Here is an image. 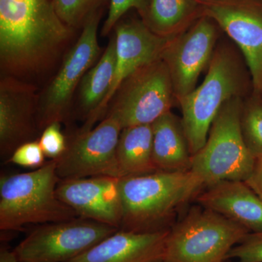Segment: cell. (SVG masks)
Segmentation results:
<instances>
[{
	"label": "cell",
	"mask_w": 262,
	"mask_h": 262,
	"mask_svg": "<svg viewBox=\"0 0 262 262\" xmlns=\"http://www.w3.org/2000/svg\"><path fill=\"white\" fill-rule=\"evenodd\" d=\"M74 32L57 14L53 0H0L2 76L27 81L44 75Z\"/></svg>",
	"instance_id": "obj_1"
},
{
	"label": "cell",
	"mask_w": 262,
	"mask_h": 262,
	"mask_svg": "<svg viewBox=\"0 0 262 262\" xmlns=\"http://www.w3.org/2000/svg\"><path fill=\"white\" fill-rule=\"evenodd\" d=\"M253 85L244 56L231 39L219 40L203 83L179 103L191 155L203 147L221 108L234 98H247Z\"/></svg>",
	"instance_id": "obj_2"
},
{
	"label": "cell",
	"mask_w": 262,
	"mask_h": 262,
	"mask_svg": "<svg viewBox=\"0 0 262 262\" xmlns=\"http://www.w3.org/2000/svg\"><path fill=\"white\" fill-rule=\"evenodd\" d=\"M203 188L191 170L120 178L123 214L119 230L150 233L170 229L179 210Z\"/></svg>",
	"instance_id": "obj_3"
},
{
	"label": "cell",
	"mask_w": 262,
	"mask_h": 262,
	"mask_svg": "<svg viewBox=\"0 0 262 262\" xmlns=\"http://www.w3.org/2000/svg\"><path fill=\"white\" fill-rule=\"evenodd\" d=\"M56 160L27 173L0 178V229L15 232L29 225L74 220L77 215L58 198Z\"/></svg>",
	"instance_id": "obj_4"
},
{
	"label": "cell",
	"mask_w": 262,
	"mask_h": 262,
	"mask_svg": "<svg viewBox=\"0 0 262 262\" xmlns=\"http://www.w3.org/2000/svg\"><path fill=\"white\" fill-rule=\"evenodd\" d=\"M244 98L229 100L212 122L205 145L192 156L191 171L203 188L225 180L245 181L255 158L248 151L241 130Z\"/></svg>",
	"instance_id": "obj_5"
},
{
	"label": "cell",
	"mask_w": 262,
	"mask_h": 262,
	"mask_svg": "<svg viewBox=\"0 0 262 262\" xmlns=\"http://www.w3.org/2000/svg\"><path fill=\"white\" fill-rule=\"evenodd\" d=\"M248 232L216 212L193 206L169 230L163 261L225 262Z\"/></svg>",
	"instance_id": "obj_6"
},
{
	"label": "cell",
	"mask_w": 262,
	"mask_h": 262,
	"mask_svg": "<svg viewBox=\"0 0 262 262\" xmlns=\"http://www.w3.org/2000/svg\"><path fill=\"white\" fill-rule=\"evenodd\" d=\"M101 16L100 9L88 19L80 37L63 56L56 75L39 95L37 122L39 130L53 122L62 123L70 117L73 97L81 80L101 56L98 41Z\"/></svg>",
	"instance_id": "obj_7"
},
{
	"label": "cell",
	"mask_w": 262,
	"mask_h": 262,
	"mask_svg": "<svg viewBox=\"0 0 262 262\" xmlns=\"http://www.w3.org/2000/svg\"><path fill=\"white\" fill-rule=\"evenodd\" d=\"M106 115L122 129L151 125L177 104L168 68L160 58L129 76L117 90ZM110 102V103H111Z\"/></svg>",
	"instance_id": "obj_8"
},
{
	"label": "cell",
	"mask_w": 262,
	"mask_h": 262,
	"mask_svg": "<svg viewBox=\"0 0 262 262\" xmlns=\"http://www.w3.org/2000/svg\"><path fill=\"white\" fill-rule=\"evenodd\" d=\"M118 230L112 226L77 217L38 225L13 251L24 262H67Z\"/></svg>",
	"instance_id": "obj_9"
},
{
	"label": "cell",
	"mask_w": 262,
	"mask_h": 262,
	"mask_svg": "<svg viewBox=\"0 0 262 262\" xmlns=\"http://www.w3.org/2000/svg\"><path fill=\"white\" fill-rule=\"evenodd\" d=\"M122 129L117 119L106 115L89 130L80 129L67 141L63 154L56 159L60 179L94 177L122 178L117 148Z\"/></svg>",
	"instance_id": "obj_10"
},
{
	"label": "cell",
	"mask_w": 262,
	"mask_h": 262,
	"mask_svg": "<svg viewBox=\"0 0 262 262\" xmlns=\"http://www.w3.org/2000/svg\"><path fill=\"white\" fill-rule=\"evenodd\" d=\"M218 27L203 15L164 50L161 59L170 74L177 104L196 89L200 75L208 68L220 40Z\"/></svg>",
	"instance_id": "obj_11"
},
{
	"label": "cell",
	"mask_w": 262,
	"mask_h": 262,
	"mask_svg": "<svg viewBox=\"0 0 262 262\" xmlns=\"http://www.w3.org/2000/svg\"><path fill=\"white\" fill-rule=\"evenodd\" d=\"M201 1V0H199ZM203 14L214 20L239 48L262 96V0H204Z\"/></svg>",
	"instance_id": "obj_12"
},
{
	"label": "cell",
	"mask_w": 262,
	"mask_h": 262,
	"mask_svg": "<svg viewBox=\"0 0 262 262\" xmlns=\"http://www.w3.org/2000/svg\"><path fill=\"white\" fill-rule=\"evenodd\" d=\"M39 96L32 82L11 76L0 81V151L11 156L24 143L32 141L37 130ZM9 160V159H8Z\"/></svg>",
	"instance_id": "obj_13"
},
{
	"label": "cell",
	"mask_w": 262,
	"mask_h": 262,
	"mask_svg": "<svg viewBox=\"0 0 262 262\" xmlns=\"http://www.w3.org/2000/svg\"><path fill=\"white\" fill-rule=\"evenodd\" d=\"M120 179L111 177L61 179L56 194L80 218L120 229L123 214Z\"/></svg>",
	"instance_id": "obj_14"
},
{
	"label": "cell",
	"mask_w": 262,
	"mask_h": 262,
	"mask_svg": "<svg viewBox=\"0 0 262 262\" xmlns=\"http://www.w3.org/2000/svg\"><path fill=\"white\" fill-rule=\"evenodd\" d=\"M115 29L116 65L113 84L103 103V114L123 81L141 67L160 59L174 38L158 35L143 20L134 19L118 22Z\"/></svg>",
	"instance_id": "obj_15"
},
{
	"label": "cell",
	"mask_w": 262,
	"mask_h": 262,
	"mask_svg": "<svg viewBox=\"0 0 262 262\" xmlns=\"http://www.w3.org/2000/svg\"><path fill=\"white\" fill-rule=\"evenodd\" d=\"M169 230L150 233L118 230L67 262L163 261Z\"/></svg>",
	"instance_id": "obj_16"
},
{
	"label": "cell",
	"mask_w": 262,
	"mask_h": 262,
	"mask_svg": "<svg viewBox=\"0 0 262 262\" xmlns=\"http://www.w3.org/2000/svg\"><path fill=\"white\" fill-rule=\"evenodd\" d=\"M198 205L239 224L249 232L262 231V201L244 181H222L196 195Z\"/></svg>",
	"instance_id": "obj_17"
},
{
	"label": "cell",
	"mask_w": 262,
	"mask_h": 262,
	"mask_svg": "<svg viewBox=\"0 0 262 262\" xmlns=\"http://www.w3.org/2000/svg\"><path fill=\"white\" fill-rule=\"evenodd\" d=\"M115 65L116 40L113 35L103 54L86 72L79 85V110L86 120L82 130L92 128L103 115V105L113 84Z\"/></svg>",
	"instance_id": "obj_18"
},
{
	"label": "cell",
	"mask_w": 262,
	"mask_h": 262,
	"mask_svg": "<svg viewBox=\"0 0 262 262\" xmlns=\"http://www.w3.org/2000/svg\"><path fill=\"white\" fill-rule=\"evenodd\" d=\"M153 160L158 171H189L192 155L182 119L169 111L152 124Z\"/></svg>",
	"instance_id": "obj_19"
},
{
	"label": "cell",
	"mask_w": 262,
	"mask_h": 262,
	"mask_svg": "<svg viewBox=\"0 0 262 262\" xmlns=\"http://www.w3.org/2000/svg\"><path fill=\"white\" fill-rule=\"evenodd\" d=\"M199 0H150L144 23L164 37H175L203 16Z\"/></svg>",
	"instance_id": "obj_20"
},
{
	"label": "cell",
	"mask_w": 262,
	"mask_h": 262,
	"mask_svg": "<svg viewBox=\"0 0 262 262\" xmlns=\"http://www.w3.org/2000/svg\"><path fill=\"white\" fill-rule=\"evenodd\" d=\"M117 159L122 177L147 175L158 171L153 160L151 125L122 129L117 144Z\"/></svg>",
	"instance_id": "obj_21"
},
{
	"label": "cell",
	"mask_w": 262,
	"mask_h": 262,
	"mask_svg": "<svg viewBox=\"0 0 262 262\" xmlns=\"http://www.w3.org/2000/svg\"><path fill=\"white\" fill-rule=\"evenodd\" d=\"M241 130L248 151L262 157V96L253 92L245 98L241 114Z\"/></svg>",
	"instance_id": "obj_22"
},
{
	"label": "cell",
	"mask_w": 262,
	"mask_h": 262,
	"mask_svg": "<svg viewBox=\"0 0 262 262\" xmlns=\"http://www.w3.org/2000/svg\"><path fill=\"white\" fill-rule=\"evenodd\" d=\"M59 18L73 29L83 27L91 15L100 10L103 0H53Z\"/></svg>",
	"instance_id": "obj_23"
},
{
	"label": "cell",
	"mask_w": 262,
	"mask_h": 262,
	"mask_svg": "<svg viewBox=\"0 0 262 262\" xmlns=\"http://www.w3.org/2000/svg\"><path fill=\"white\" fill-rule=\"evenodd\" d=\"M150 0H110L108 16L101 29V35L106 37L115 29L122 15L131 8L138 10L141 18L145 16Z\"/></svg>",
	"instance_id": "obj_24"
},
{
	"label": "cell",
	"mask_w": 262,
	"mask_h": 262,
	"mask_svg": "<svg viewBox=\"0 0 262 262\" xmlns=\"http://www.w3.org/2000/svg\"><path fill=\"white\" fill-rule=\"evenodd\" d=\"M237 262H262V231L248 232L227 254Z\"/></svg>",
	"instance_id": "obj_25"
},
{
	"label": "cell",
	"mask_w": 262,
	"mask_h": 262,
	"mask_svg": "<svg viewBox=\"0 0 262 262\" xmlns=\"http://www.w3.org/2000/svg\"><path fill=\"white\" fill-rule=\"evenodd\" d=\"M38 141L46 158L51 160L58 159L67 149V140L60 122H53L46 127Z\"/></svg>",
	"instance_id": "obj_26"
},
{
	"label": "cell",
	"mask_w": 262,
	"mask_h": 262,
	"mask_svg": "<svg viewBox=\"0 0 262 262\" xmlns=\"http://www.w3.org/2000/svg\"><path fill=\"white\" fill-rule=\"evenodd\" d=\"M46 158L39 141H31L19 146L8 161L24 168H38L46 163Z\"/></svg>",
	"instance_id": "obj_27"
},
{
	"label": "cell",
	"mask_w": 262,
	"mask_h": 262,
	"mask_svg": "<svg viewBox=\"0 0 262 262\" xmlns=\"http://www.w3.org/2000/svg\"><path fill=\"white\" fill-rule=\"evenodd\" d=\"M245 182L262 201V157L255 159L252 172Z\"/></svg>",
	"instance_id": "obj_28"
},
{
	"label": "cell",
	"mask_w": 262,
	"mask_h": 262,
	"mask_svg": "<svg viewBox=\"0 0 262 262\" xmlns=\"http://www.w3.org/2000/svg\"><path fill=\"white\" fill-rule=\"evenodd\" d=\"M0 262H24L17 258L14 251L2 246L0 249Z\"/></svg>",
	"instance_id": "obj_29"
},
{
	"label": "cell",
	"mask_w": 262,
	"mask_h": 262,
	"mask_svg": "<svg viewBox=\"0 0 262 262\" xmlns=\"http://www.w3.org/2000/svg\"><path fill=\"white\" fill-rule=\"evenodd\" d=\"M201 1H204V0H201Z\"/></svg>",
	"instance_id": "obj_30"
},
{
	"label": "cell",
	"mask_w": 262,
	"mask_h": 262,
	"mask_svg": "<svg viewBox=\"0 0 262 262\" xmlns=\"http://www.w3.org/2000/svg\"><path fill=\"white\" fill-rule=\"evenodd\" d=\"M160 262H163V261H160Z\"/></svg>",
	"instance_id": "obj_31"
}]
</instances>
